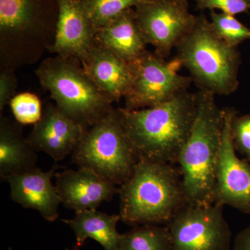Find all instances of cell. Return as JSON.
<instances>
[{"label":"cell","instance_id":"6da1fadb","mask_svg":"<svg viewBox=\"0 0 250 250\" xmlns=\"http://www.w3.org/2000/svg\"><path fill=\"white\" fill-rule=\"evenodd\" d=\"M117 109L139 159L177 164L196 116V93L186 90L154 107Z\"/></svg>","mask_w":250,"mask_h":250},{"label":"cell","instance_id":"7a4b0ae2","mask_svg":"<svg viewBox=\"0 0 250 250\" xmlns=\"http://www.w3.org/2000/svg\"><path fill=\"white\" fill-rule=\"evenodd\" d=\"M122 221L129 225H167L188 205L179 167L139 159L119 188Z\"/></svg>","mask_w":250,"mask_h":250},{"label":"cell","instance_id":"3957f363","mask_svg":"<svg viewBox=\"0 0 250 250\" xmlns=\"http://www.w3.org/2000/svg\"><path fill=\"white\" fill-rule=\"evenodd\" d=\"M58 0H0V63L16 70L35 63L55 41Z\"/></svg>","mask_w":250,"mask_h":250},{"label":"cell","instance_id":"277c9868","mask_svg":"<svg viewBox=\"0 0 250 250\" xmlns=\"http://www.w3.org/2000/svg\"><path fill=\"white\" fill-rule=\"evenodd\" d=\"M215 95L199 90L191 132L178 163L188 204L210 205L215 202V175L221 146L224 108Z\"/></svg>","mask_w":250,"mask_h":250},{"label":"cell","instance_id":"5b68a950","mask_svg":"<svg viewBox=\"0 0 250 250\" xmlns=\"http://www.w3.org/2000/svg\"><path fill=\"white\" fill-rule=\"evenodd\" d=\"M175 49L174 59L188 70L199 90L228 96L238 89L242 63L238 47L219 38L205 15L196 16Z\"/></svg>","mask_w":250,"mask_h":250},{"label":"cell","instance_id":"8992f818","mask_svg":"<svg viewBox=\"0 0 250 250\" xmlns=\"http://www.w3.org/2000/svg\"><path fill=\"white\" fill-rule=\"evenodd\" d=\"M36 75L57 107L85 129L114 109L113 102L100 91L78 61L49 57L36 69Z\"/></svg>","mask_w":250,"mask_h":250},{"label":"cell","instance_id":"52a82bcc","mask_svg":"<svg viewBox=\"0 0 250 250\" xmlns=\"http://www.w3.org/2000/svg\"><path fill=\"white\" fill-rule=\"evenodd\" d=\"M139 161L117 108L85 130L72 154L79 167L120 186L132 175Z\"/></svg>","mask_w":250,"mask_h":250},{"label":"cell","instance_id":"ba28073f","mask_svg":"<svg viewBox=\"0 0 250 250\" xmlns=\"http://www.w3.org/2000/svg\"><path fill=\"white\" fill-rule=\"evenodd\" d=\"M134 65V80L124 98L126 109L154 107L170 101L188 90L192 82L177 72L182 66L178 61L166 62L154 52L147 51Z\"/></svg>","mask_w":250,"mask_h":250},{"label":"cell","instance_id":"9c48e42d","mask_svg":"<svg viewBox=\"0 0 250 250\" xmlns=\"http://www.w3.org/2000/svg\"><path fill=\"white\" fill-rule=\"evenodd\" d=\"M223 207L216 202L185 206L167 225L172 250H229L231 231Z\"/></svg>","mask_w":250,"mask_h":250},{"label":"cell","instance_id":"30bf717a","mask_svg":"<svg viewBox=\"0 0 250 250\" xmlns=\"http://www.w3.org/2000/svg\"><path fill=\"white\" fill-rule=\"evenodd\" d=\"M134 12L146 44L165 59L191 29L196 18L190 12L188 0H144Z\"/></svg>","mask_w":250,"mask_h":250},{"label":"cell","instance_id":"8fae6325","mask_svg":"<svg viewBox=\"0 0 250 250\" xmlns=\"http://www.w3.org/2000/svg\"><path fill=\"white\" fill-rule=\"evenodd\" d=\"M234 108H224L221 146L215 175V202L250 213V163L237 156L231 134Z\"/></svg>","mask_w":250,"mask_h":250},{"label":"cell","instance_id":"7c38bea8","mask_svg":"<svg viewBox=\"0 0 250 250\" xmlns=\"http://www.w3.org/2000/svg\"><path fill=\"white\" fill-rule=\"evenodd\" d=\"M86 129L61 111L55 104L48 103L27 139L36 151L45 152L59 161L72 155Z\"/></svg>","mask_w":250,"mask_h":250},{"label":"cell","instance_id":"4fadbf2b","mask_svg":"<svg viewBox=\"0 0 250 250\" xmlns=\"http://www.w3.org/2000/svg\"><path fill=\"white\" fill-rule=\"evenodd\" d=\"M59 15L55 41L49 52L82 63L95 44L97 29L81 0H58Z\"/></svg>","mask_w":250,"mask_h":250},{"label":"cell","instance_id":"5bb4252c","mask_svg":"<svg viewBox=\"0 0 250 250\" xmlns=\"http://www.w3.org/2000/svg\"><path fill=\"white\" fill-rule=\"evenodd\" d=\"M56 188L64 207L75 213L97 209L104 202L111 201L119 188L88 169L56 172Z\"/></svg>","mask_w":250,"mask_h":250},{"label":"cell","instance_id":"9a60e30c","mask_svg":"<svg viewBox=\"0 0 250 250\" xmlns=\"http://www.w3.org/2000/svg\"><path fill=\"white\" fill-rule=\"evenodd\" d=\"M59 167L55 164L46 172L35 167L7 177L5 181L9 184L13 201L24 208L37 210L47 221L57 220L62 201L52 179Z\"/></svg>","mask_w":250,"mask_h":250},{"label":"cell","instance_id":"2e32d148","mask_svg":"<svg viewBox=\"0 0 250 250\" xmlns=\"http://www.w3.org/2000/svg\"><path fill=\"white\" fill-rule=\"evenodd\" d=\"M82 65L100 91L113 103L129 93L134 80V62H126L96 42Z\"/></svg>","mask_w":250,"mask_h":250},{"label":"cell","instance_id":"e0dca14e","mask_svg":"<svg viewBox=\"0 0 250 250\" xmlns=\"http://www.w3.org/2000/svg\"><path fill=\"white\" fill-rule=\"evenodd\" d=\"M95 41L126 62H134L147 52L134 9L126 10L106 25L97 29Z\"/></svg>","mask_w":250,"mask_h":250},{"label":"cell","instance_id":"ac0fdd59","mask_svg":"<svg viewBox=\"0 0 250 250\" xmlns=\"http://www.w3.org/2000/svg\"><path fill=\"white\" fill-rule=\"evenodd\" d=\"M36 151L23 137L21 125L1 116L0 178L24 173L36 167Z\"/></svg>","mask_w":250,"mask_h":250},{"label":"cell","instance_id":"d6986e66","mask_svg":"<svg viewBox=\"0 0 250 250\" xmlns=\"http://www.w3.org/2000/svg\"><path fill=\"white\" fill-rule=\"evenodd\" d=\"M119 220V214L108 215L93 209L76 213L74 218L62 222L73 230L78 246L82 247L85 240L91 238L105 250H119L123 236L117 230Z\"/></svg>","mask_w":250,"mask_h":250},{"label":"cell","instance_id":"ffe728a7","mask_svg":"<svg viewBox=\"0 0 250 250\" xmlns=\"http://www.w3.org/2000/svg\"><path fill=\"white\" fill-rule=\"evenodd\" d=\"M167 227L139 225L124 233L119 250H172Z\"/></svg>","mask_w":250,"mask_h":250},{"label":"cell","instance_id":"44dd1931","mask_svg":"<svg viewBox=\"0 0 250 250\" xmlns=\"http://www.w3.org/2000/svg\"><path fill=\"white\" fill-rule=\"evenodd\" d=\"M85 12L97 29L106 25L126 10L144 0H81Z\"/></svg>","mask_w":250,"mask_h":250},{"label":"cell","instance_id":"7402d4cb","mask_svg":"<svg viewBox=\"0 0 250 250\" xmlns=\"http://www.w3.org/2000/svg\"><path fill=\"white\" fill-rule=\"evenodd\" d=\"M210 22L216 35L229 45L238 47L242 42L250 41V28L232 15L211 11Z\"/></svg>","mask_w":250,"mask_h":250},{"label":"cell","instance_id":"603a6c76","mask_svg":"<svg viewBox=\"0 0 250 250\" xmlns=\"http://www.w3.org/2000/svg\"><path fill=\"white\" fill-rule=\"evenodd\" d=\"M9 106L16 121L21 125H35L42 117V104L34 93L24 92L15 95Z\"/></svg>","mask_w":250,"mask_h":250},{"label":"cell","instance_id":"cb8c5ba5","mask_svg":"<svg viewBox=\"0 0 250 250\" xmlns=\"http://www.w3.org/2000/svg\"><path fill=\"white\" fill-rule=\"evenodd\" d=\"M231 134L233 146L250 163V113L244 116H233L231 122Z\"/></svg>","mask_w":250,"mask_h":250},{"label":"cell","instance_id":"d4e9b609","mask_svg":"<svg viewBox=\"0 0 250 250\" xmlns=\"http://www.w3.org/2000/svg\"><path fill=\"white\" fill-rule=\"evenodd\" d=\"M197 8L201 11L209 10L236 16L250 11V0H194Z\"/></svg>","mask_w":250,"mask_h":250},{"label":"cell","instance_id":"484cf974","mask_svg":"<svg viewBox=\"0 0 250 250\" xmlns=\"http://www.w3.org/2000/svg\"><path fill=\"white\" fill-rule=\"evenodd\" d=\"M17 79L15 70L1 67L0 71V113L16 95Z\"/></svg>","mask_w":250,"mask_h":250},{"label":"cell","instance_id":"4316f807","mask_svg":"<svg viewBox=\"0 0 250 250\" xmlns=\"http://www.w3.org/2000/svg\"><path fill=\"white\" fill-rule=\"evenodd\" d=\"M233 250H250V225L237 235Z\"/></svg>","mask_w":250,"mask_h":250},{"label":"cell","instance_id":"83f0119b","mask_svg":"<svg viewBox=\"0 0 250 250\" xmlns=\"http://www.w3.org/2000/svg\"><path fill=\"white\" fill-rule=\"evenodd\" d=\"M81 246H78V245L76 244L75 246L73 247V248L72 249H68V248H66L65 250H80Z\"/></svg>","mask_w":250,"mask_h":250}]
</instances>
